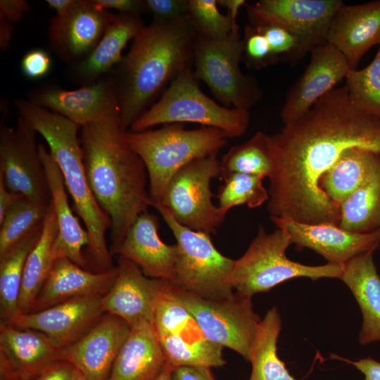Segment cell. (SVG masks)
<instances>
[{
    "label": "cell",
    "instance_id": "obj_1",
    "mask_svg": "<svg viewBox=\"0 0 380 380\" xmlns=\"http://www.w3.org/2000/svg\"><path fill=\"white\" fill-rule=\"evenodd\" d=\"M270 137V217L338 225L339 208L320 189L319 179L350 148L379 151L380 119L356 107L344 86L325 94Z\"/></svg>",
    "mask_w": 380,
    "mask_h": 380
},
{
    "label": "cell",
    "instance_id": "obj_2",
    "mask_svg": "<svg viewBox=\"0 0 380 380\" xmlns=\"http://www.w3.org/2000/svg\"><path fill=\"white\" fill-rule=\"evenodd\" d=\"M126 131L120 120H102L82 127L80 135L90 189L111 220L113 255L137 217L151 207L147 172L129 145Z\"/></svg>",
    "mask_w": 380,
    "mask_h": 380
},
{
    "label": "cell",
    "instance_id": "obj_3",
    "mask_svg": "<svg viewBox=\"0 0 380 380\" xmlns=\"http://www.w3.org/2000/svg\"><path fill=\"white\" fill-rule=\"evenodd\" d=\"M198 32L189 16L153 20L133 39L127 53L110 72L118 91L120 119L127 130L193 65Z\"/></svg>",
    "mask_w": 380,
    "mask_h": 380
},
{
    "label": "cell",
    "instance_id": "obj_4",
    "mask_svg": "<svg viewBox=\"0 0 380 380\" xmlns=\"http://www.w3.org/2000/svg\"><path fill=\"white\" fill-rule=\"evenodd\" d=\"M14 105L22 118L39 134L58 165L75 213L88 233V265L94 272L113 270V254L108 248L106 233L111 229L109 217L98 204L90 189L78 137L80 127L67 118L39 106L27 99H19Z\"/></svg>",
    "mask_w": 380,
    "mask_h": 380
},
{
    "label": "cell",
    "instance_id": "obj_5",
    "mask_svg": "<svg viewBox=\"0 0 380 380\" xmlns=\"http://www.w3.org/2000/svg\"><path fill=\"white\" fill-rule=\"evenodd\" d=\"M126 139L142 160L148 175L151 203H160L172 176L194 160L217 156L227 136L209 127L186 129L184 123L165 124L156 129L126 131Z\"/></svg>",
    "mask_w": 380,
    "mask_h": 380
},
{
    "label": "cell",
    "instance_id": "obj_6",
    "mask_svg": "<svg viewBox=\"0 0 380 380\" xmlns=\"http://www.w3.org/2000/svg\"><path fill=\"white\" fill-rule=\"evenodd\" d=\"M192 122L218 129L227 138L241 137L250 123L248 110L227 108L199 88L192 65L183 70L129 129L141 132L170 123Z\"/></svg>",
    "mask_w": 380,
    "mask_h": 380
},
{
    "label": "cell",
    "instance_id": "obj_7",
    "mask_svg": "<svg viewBox=\"0 0 380 380\" xmlns=\"http://www.w3.org/2000/svg\"><path fill=\"white\" fill-rule=\"evenodd\" d=\"M291 243L284 230L277 228L267 233L260 226L245 253L234 261L232 274L233 289L252 297L296 277H308L312 281L321 278L341 279L343 266L328 262L323 265H307L289 259L286 251Z\"/></svg>",
    "mask_w": 380,
    "mask_h": 380
},
{
    "label": "cell",
    "instance_id": "obj_8",
    "mask_svg": "<svg viewBox=\"0 0 380 380\" xmlns=\"http://www.w3.org/2000/svg\"><path fill=\"white\" fill-rule=\"evenodd\" d=\"M173 234L177 243L176 287L206 299H221L233 294L232 274L235 260L222 255L210 234L179 223L160 204L151 203Z\"/></svg>",
    "mask_w": 380,
    "mask_h": 380
},
{
    "label": "cell",
    "instance_id": "obj_9",
    "mask_svg": "<svg viewBox=\"0 0 380 380\" xmlns=\"http://www.w3.org/2000/svg\"><path fill=\"white\" fill-rule=\"evenodd\" d=\"M243 53L244 40L239 31L232 32L219 40L198 34L193 72L196 79L207 84L222 106L249 110L262 94L258 82L240 68Z\"/></svg>",
    "mask_w": 380,
    "mask_h": 380
},
{
    "label": "cell",
    "instance_id": "obj_10",
    "mask_svg": "<svg viewBox=\"0 0 380 380\" xmlns=\"http://www.w3.org/2000/svg\"><path fill=\"white\" fill-rule=\"evenodd\" d=\"M172 286L174 293L191 313L205 338L228 347L249 360L261 321L253 310L251 297L236 291L224 298L206 299Z\"/></svg>",
    "mask_w": 380,
    "mask_h": 380
},
{
    "label": "cell",
    "instance_id": "obj_11",
    "mask_svg": "<svg viewBox=\"0 0 380 380\" xmlns=\"http://www.w3.org/2000/svg\"><path fill=\"white\" fill-rule=\"evenodd\" d=\"M220 175L217 156L194 160L172 176L158 204L181 224L214 234L227 215L212 201L210 183Z\"/></svg>",
    "mask_w": 380,
    "mask_h": 380
},
{
    "label": "cell",
    "instance_id": "obj_12",
    "mask_svg": "<svg viewBox=\"0 0 380 380\" xmlns=\"http://www.w3.org/2000/svg\"><path fill=\"white\" fill-rule=\"evenodd\" d=\"M36 134L20 116L15 127L1 125L0 176L11 191L31 199L51 202Z\"/></svg>",
    "mask_w": 380,
    "mask_h": 380
},
{
    "label": "cell",
    "instance_id": "obj_13",
    "mask_svg": "<svg viewBox=\"0 0 380 380\" xmlns=\"http://www.w3.org/2000/svg\"><path fill=\"white\" fill-rule=\"evenodd\" d=\"M339 0H260L247 6L252 25L272 24L296 35L308 53L327 43Z\"/></svg>",
    "mask_w": 380,
    "mask_h": 380
},
{
    "label": "cell",
    "instance_id": "obj_14",
    "mask_svg": "<svg viewBox=\"0 0 380 380\" xmlns=\"http://www.w3.org/2000/svg\"><path fill=\"white\" fill-rule=\"evenodd\" d=\"M28 101L70 120L80 127L102 120H120L118 91L109 73L96 82L67 90L54 84L32 89Z\"/></svg>",
    "mask_w": 380,
    "mask_h": 380
},
{
    "label": "cell",
    "instance_id": "obj_15",
    "mask_svg": "<svg viewBox=\"0 0 380 380\" xmlns=\"http://www.w3.org/2000/svg\"><path fill=\"white\" fill-rule=\"evenodd\" d=\"M114 16L94 0H75L68 13L50 20V50L70 65L83 61L94 50Z\"/></svg>",
    "mask_w": 380,
    "mask_h": 380
},
{
    "label": "cell",
    "instance_id": "obj_16",
    "mask_svg": "<svg viewBox=\"0 0 380 380\" xmlns=\"http://www.w3.org/2000/svg\"><path fill=\"white\" fill-rule=\"evenodd\" d=\"M270 220L277 228L289 234L296 249H312L328 263L343 266L360 254L374 252L380 244V229L356 233L333 223L306 224L277 217H270Z\"/></svg>",
    "mask_w": 380,
    "mask_h": 380
},
{
    "label": "cell",
    "instance_id": "obj_17",
    "mask_svg": "<svg viewBox=\"0 0 380 380\" xmlns=\"http://www.w3.org/2000/svg\"><path fill=\"white\" fill-rule=\"evenodd\" d=\"M102 297H77L35 312H20L10 324L41 331L63 348L85 335L105 314Z\"/></svg>",
    "mask_w": 380,
    "mask_h": 380
},
{
    "label": "cell",
    "instance_id": "obj_18",
    "mask_svg": "<svg viewBox=\"0 0 380 380\" xmlns=\"http://www.w3.org/2000/svg\"><path fill=\"white\" fill-rule=\"evenodd\" d=\"M131 327L105 313L82 338L61 349L59 360L72 365L88 380H107Z\"/></svg>",
    "mask_w": 380,
    "mask_h": 380
},
{
    "label": "cell",
    "instance_id": "obj_19",
    "mask_svg": "<svg viewBox=\"0 0 380 380\" xmlns=\"http://www.w3.org/2000/svg\"><path fill=\"white\" fill-rule=\"evenodd\" d=\"M310 63L287 94L281 110L284 125L303 115L320 98L335 89L350 70L343 55L329 43L310 51Z\"/></svg>",
    "mask_w": 380,
    "mask_h": 380
},
{
    "label": "cell",
    "instance_id": "obj_20",
    "mask_svg": "<svg viewBox=\"0 0 380 380\" xmlns=\"http://www.w3.org/2000/svg\"><path fill=\"white\" fill-rule=\"evenodd\" d=\"M116 267L115 280L102 297L104 312L119 317L130 327L144 319L153 322L156 305L168 281L146 277L139 266L121 256Z\"/></svg>",
    "mask_w": 380,
    "mask_h": 380
},
{
    "label": "cell",
    "instance_id": "obj_21",
    "mask_svg": "<svg viewBox=\"0 0 380 380\" xmlns=\"http://www.w3.org/2000/svg\"><path fill=\"white\" fill-rule=\"evenodd\" d=\"M61 349L44 333L0 323L1 380H32L59 360Z\"/></svg>",
    "mask_w": 380,
    "mask_h": 380
},
{
    "label": "cell",
    "instance_id": "obj_22",
    "mask_svg": "<svg viewBox=\"0 0 380 380\" xmlns=\"http://www.w3.org/2000/svg\"><path fill=\"white\" fill-rule=\"evenodd\" d=\"M327 43L343 55L350 70H357L363 56L373 46H380V0L343 4L332 19Z\"/></svg>",
    "mask_w": 380,
    "mask_h": 380
},
{
    "label": "cell",
    "instance_id": "obj_23",
    "mask_svg": "<svg viewBox=\"0 0 380 380\" xmlns=\"http://www.w3.org/2000/svg\"><path fill=\"white\" fill-rule=\"evenodd\" d=\"M158 219L141 213L129 229L117 254L135 263L148 277L172 281L177 246L165 243L158 234Z\"/></svg>",
    "mask_w": 380,
    "mask_h": 380
},
{
    "label": "cell",
    "instance_id": "obj_24",
    "mask_svg": "<svg viewBox=\"0 0 380 380\" xmlns=\"http://www.w3.org/2000/svg\"><path fill=\"white\" fill-rule=\"evenodd\" d=\"M117 273V267L108 272H94L82 268L68 258L57 259L37 294L30 312L40 311L77 297L103 296L113 284Z\"/></svg>",
    "mask_w": 380,
    "mask_h": 380
},
{
    "label": "cell",
    "instance_id": "obj_25",
    "mask_svg": "<svg viewBox=\"0 0 380 380\" xmlns=\"http://www.w3.org/2000/svg\"><path fill=\"white\" fill-rule=\"evenodd\" d=\"M39 151L45 169L58 229L53 245L55 258H65L87 269L83 248H87L89 244L88 233L70 208L61 170L49 151L40 144Z\"/></svg>",
    "mask_w": 380,
    "mask_h": 380
},
{
    "label": "cell",
    "instance_id": "obj_26",
    "mask_svg": "<svg viewBox=\"0 0 380 380\" xmlns=\"http://www.w3.org/2000/svg\"><path fill=\"white\" fill-rule=\"evenodd\" d=\"M166 365L153 323L141 320L131 327L107 380H154Z\"/></svg>",
    "mask_w": 380,
    "mask_h": 380
},
{
    "label": "cell",
    "instance_id": "obj_27",
    "mask_svg": "<svg viewBox=\"0 0 380 380\" xmlns=\"http://www.w3.org/2000/svg\"><path fill=\"white\" fill-rule=\"evenodd\" d=\"M144 26L140 15L115 14L91 54L70 65L72 81L82 87L93 84L109 74L122 58V53L127 42L133 40Z\"/></svg>",
    "mask_w": 380,
    "mask_h": 380
},
{
    "label": "cell",
    "instance_id": "obj_28",
    "mask_svg": "<svg viewBox=\"0 0 380 380\" xmlns=\"http://www.w3.org/2000/svg\"><path fill=\"white\" fill-rule=\"evenodd\" d=\"M341 279L354 296L362 315L359 333L360 344L380 341V277L373 260V252L360 254L347 262Z\"/></svg>",
    "mask_w": 380,
    "mask_h": 380
},
{
    "label": "cell",
    "instance_id": "obj_29",
    "mask_svg": "<svg viewBox=\"0 0 380 380\" xmlns=\"http://www.w3.org/2000/svg\"><path fill=\"white\" fill-rule=\"evenodd\" d=\"M380 151L355 147L346 151L320 177L319 186L337 208L367 179Z\"/></svg>",
    "mask_w": 380,
    "mask_h": 380
},
{
    "label": "cell",
    "instance_id": "obj_30",
    "mask_svg": "<svg viewBox=\"0 0 380 380\" xmlns=\"http://www.w3.org/2000/svg\"><path fill=\"white\" fill-rule=\"evenodd\" d=\"M58 234V225L51 202L39 239L25 262L18 300L21 313L30 312L35 298L52 269L56 261L53 245Z\"/></svg>",
    "mask_w": 380,
    "mask_h": 380
},
{
    "label": "cell",
    "instance_id": "obj_31",
    "mask_svg": "<svg viewBox=\"0 0 380 380\" xmlns=\"http://www.w3.org/2000/svg\"><path fill=\"white\" fill-rule=\"evenodd\" d=\"M338 226L356 233L380 229V153L367 179L339 207Z\"/></svg>",
    "mask_w": 380,
    "mask_h": 380
},
{
    "label": "cell",
    "instance_id": "obj_32",
    "mask_svg": "<svg viewBox=\"0 0 380 380\" xmlns=\"http://www.w3.org/2000/svg\"><path fill=\"white\" fill-rule=\"evenodd\" d=\"M281 329V317L277 308L274 307L260 321L253 342L248 360L252 365L249 380H297L277 353Z\"/></svg>",
    "mask_w": 380,
    "mask_h": 380
},
{
    "label": "cell",
    "instance_id": "obj_33",
    "mask_svg": "<svg viewBox=\"0 0 380 380\" xmlns=\"http://www.w3.org/2000/svg\"><path fill=\"white\" fill-rule=\"evenodd\" d=\"M42 227L43 224L0 258L1 321L6 324H10L20 313L18 300L25 262L39 239Z\"/></svg>",
    "mask_w": 380,
    "mask_h": 380
},
{
    "label": "cell",
    "instance_id": "obj_34",
    "mask_svg": "<svg viewBox=\"0 0 380 380\" xmlns=\"http://www.w3.org/2000/svg\"><path fill=\"white\" fill-rule=\"evenodd\" d=\"M223 177L234 172L270 177L274 169L270 135L257 132L243 144L233 146L220 160Z\"/></svg>",
    "mask_w": 380,
    "mask_h": 380
},
{
    "label": "cell",
    "instance_id": "obj_35",
    "mask_svg": "<svg viewBox=\"0 0 380 380\" xmlns=\"http://www.w3.org/2000/svg\"><path fill=\"white\" fill-rule=\"evenodd\" d=\"M51 202L21 196L14 203L0 223V258L43 224Z\"/></svg>",
    "mask_w": 380,
    "mask_h": 380
},
{
    "label": "cell",
    "instance_id": "obj_36",
    "mask_svg": "<svg viewBox=\"0 0 380 380\" xmlns=\"http://www.w3.org/2000/svg\"><path fill=\"white\" fill-rule=\"evenodd\" d=\"M167 363L174 368L179 366L217 367L225 365L222 347L202 336L180 338L158 337Z\"/></svg>",
    "mask_w": 380,
    "mask_h": 380
},
{
    "label": "cell",
    "instance_id": "obj_37",
    "mask_svg": "<svg viewBox=\"0 0 380 380\" xmlns=\"http://www.w3.org/2000/svg\"><path fill=\"white\" fill-rule=\"evenodd\" d=\"M224 184L218 189L216 197L219 208L225 213L234 207L246 205L250 208L267 202L269 194L263 185L265 178L257 175L234 172L222 177Z\"/></svg>",
    "mask_w": 380,
    "mask_h": 380
},
{
    "label": "cell",
    "instance_id": "obj_38",
    "mask_svg": "<svg viewBox=\"0 0 380 380\" xmlns=\"http://www.w3.org/2000/svg\"><path fill=\"white\" fill-rule=\"evenodd\" d=\"M346 81L354 105L380 119V46L372 62L362 69L350 70Z\"/></svg>",
    "mask_w": 380,
    "mask_h": 380
},
{
    "label": "cell",
    "instance_id": "obj_39",
    "mask_svg": "<svg viewBox=\"0 0 380 380\" xmlns=\"http://www.w3.org/2000/svg\"><path fill=\"white\" fill-rule=\"evenodd\" d=\"M198 34L213 40L227 37L232 30L230 18L222 13L217 0H189V14Z\"/></svg>",
    "mask_w": 380,
    "mask_h": 380
},
{
    "label": "cell",
    "instance_id": "obj_40",
    "mask_svg": "<svg viewBox=\"0 0 380 380\" xmlns=\"http://www.w3.org/2000/svg\"><path fill=\"white\" fill-rule=\"evenodd\" d=\"M251 25L266 38L274 60L280 56L298 60L307 53L299 39L284 27L272 24Z\"/></svg>",
    "mask_w": 380,
    "mask_h": 380
},
{
    "label": "cell",
    "instance_id": "obj_41",
    "mask_svg": "<svg viewBox=\"0 0 380 380\" xmlns=\"http://www.w3.org/2000/svg\"><path fill=\"white\" fill-rule=\"evenodd\" d=\"M243 40V53L252 66H262L274 61L266 38L252 25L246 27Z\"/></svg>",
    "mask_w": 380,
    "mask_h": 380
},
{
    "label": "cell",
    "instance_id": "obj_42",
    "mask_svg": "<svg viewBox=\"0 0 380 380\" xmlns=\"http://www.w3.org/2000/svg\"><path fill=\"white\" fill-rule=\"evenodd\" d=\"M146 13L153 20L173 21L188 16L189 0H144Z\"/></svg>",
    "mask_w": 380,
    "mask_h": 380
},
{
    "label": "cell",
    "instance_id": "obj_43",
    "mask_svg": "<svg viewBox=\"0 0 380 380\" xmlns=\"http://www.w3.org/2000/svg\"><path fill=\"white\" fill-rule=\"evenodd\" d=\"M51 65L50 54L41 48L32 49L26 52L20 61L23 74L30 80H38L47 75Z\"/></svg>",
    "mask_w": 380,
    "mask_h": 380
},
{
    "label": "cell",
    "instance_id": "obj_44",
    "mask_svg": "<svg viewBox=\"0 0 380 380\" xmlns=\"http://www.w3.org/2000/svg\"><path fill=\"white\" fill-rule=\"evenodd\" d=\"M101 8L118 13L138 14L146 13L144 0H94Z\"/></svg>",
    "mask_w": 380,
    "mask_h": 380
},
{
    "label": "cell",
    "instance_id": "obj_45",
    "mask_svg": "<svg viewBox=\"0 0 380 380\" xmlns=\"http://www.w3.org/2000/svg\"><path fill=\"white\" fill-rule=\"evenodd\" d=\"M74 367L69 362L56 361L41 372L32 380H72Z\"/></svg>",
    "mask_w": 380,
    "mask_h": 380
},
{
    "label": "cell",
    "instance_id": "obj_46",
    "mask_svg": "<svg viewBox=\"0 0 380 380\" xmlns=\"http://www.w3.org/2000/svg\"><path fill=\"white\" fill-rule=\"evenodd\" d=\"M172 380H215L210 367L179 366L173 369Z\"/></svg>",
    "mask_w": 380,
    "mask_h": 380
},
{
    "label": "cell",
    "instance_id": "obj_47",
    "mask_svg": "<svg viewBox=\"0 0 380 380\" xmlns=\"http://www.w3.org/2000/svg\"><path fill=\"white\" fill-rule=\"evenodd\" d=\"M30 11V6L25 0H1L0 15L11 23L21 20L25 13Z\"/></svg>",
    "mask_w": 380,
    "mask_h": 380
},
{
    "label": "cell",
    "instance_id": "obj_48",
    "mask_svg": "<svg viewBox=\"0 0 380 380\" xmlns=\"http://www.w3.org/2000/svg\"><path fill=\"white\" fill-rule=\"evenodd\" d=\"M335 358L353 365L364 374V380H380V362L372 357H367L356 361H352L338 356H335Z\"/></svg>",
    "mask_w": 380,
    "mask_h": 380
},
{
    "label": "cell",
    "instance_id": "obj_49",
    "mask_svg": "<svg viewBox=\"0 0 380 380\" xmlns=\"http://www.w3.org/2000/svg\"><path fill=\"white\" fill-rule=\"evenodd\" d=\"M20 196L21 195L8 190L3 178L0 176V223L9 208Z\"/></svg>",
    "mask_w": 380,
    "mask_h": 380
},
{
    "label": "cell",
    "instance_id": "obj_50",
    "mask_svg": "<svg viewBox=\"0 0 380 380\" xmlns=\"http://www.w3.org/2000/svg\"><path fill=\"white\" fill-rule=\"evenodd\" d=\"M219 6L227 10V15L230 18L232 23V32H239V27L237 25L236 18L240 8L246 5L244 0H217Z\"/></svg>",
    "mask_w": 380,
    "mask_h": 380
},
{
    "label": "cell",
    "instance_id": "obj_51",
    "mask_svg": "<svg viewBox=\"0 0 380 380\" xmlns=\"http://www.w3.org/2000/svg\"><path fill=\"white\" fill-rule=\"evenodd\" d=\"M14 27L5 17L0 15V49L6 52L11 47Z\"/></svg>",
    "mask_w": 380,
    "mask_h": 380
},
{
    "label": "cell",
    "instance_id": "obj_52",
    "mask_svg": "<svg viewBox=\"0 0 380 380\" xmlns=\"http://www.w3.org/2000/svg\"><path fill=\"white\" fill-rule=\"evenodd\" d=\"M49 7L54 10L57 16L65 15L70 9L75 0H46Z\"/></svg>",
    "mask_w": 380,
    "mask_h": 380
},
{
    "label": "cell",
    "instance_id": "obj_53",
    "mask_svg": "<svg viewBox=\"0 0 380 380\" xmlns=\"http://www.w3.org/2000/svg\"><path fill=\"white\" fill-rule=\"evenodd\" d=\"M173 369V367L167 363L163 372L154 380H172L171 374Z\"/></svg>",
    "mask_w": 380,
    "mask_h": 380
},
{
    "label": "cell",
    "instance_id": "obj_54",
    "mask_svg": "<svg viewBox=\"0 0 380 380\" xmlns=\"http://www.w3.org/2000/svg\"><path fill=\"white\" fill-rule=\"evenodd\" d=\"M72 380H88L82 373L74 367Z\"/></svg>",
    "mask_w": 380,
    "mask_h": 380
}]
</instances>
